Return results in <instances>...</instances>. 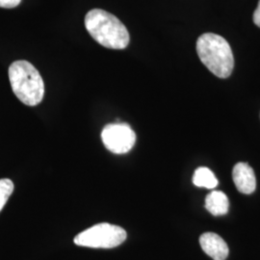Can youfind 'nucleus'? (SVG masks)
<instances>
[{
	"mask_svg": "<svg viewBox=\"0 0 260 260\" xmlns=\"http://www.w3.org/2000/svg\"><path fill=\"white\" fill-rule=\"evenodd\" d=\"M85 27L101 46L124 49L129 44L127 28L116 16L102 9H93L85 17Z\"/></svg>",
	"mask_w": 260,
	"mask_h": 260,
	"instance_id": "1",
	"label": "nucleus"
},
{
	"mask_svg": "<svg viewBox=\"0 0 260 260\" xmlns=\"http://www.w3.org/2000/svg\"><path fill=\"white\" fill-rule=\"evenodd\" d=\"M253 22L255 23V25L260 27V0L258 1L256 9L253 13Z\"/></svg>",
	"mask_w": 260,
	"mask_h": 260,
	"instance_id": "12",
	"label": "nucleus"
},
{
	"mask_svg": "<svg viewBox=\"0 0 260 260\" xmlns=\"http://www.w3.org/2000/svg\"><path fill=\"white\" fill-rule=\"evenodd\" d=\"M197 52L203 64L219 78L233 73L234 58L228 41L217 34L205 33L197 41Z\"/></svg>",
	"mask_w": 260,
	"mask_h": 260,
	"instance_id": "2",
	"label": "nucleus"
},
{
	"mask_svg": "<svg viewBox=\"0 0 260 260\" xmlns=\"http://www.w3.org/2000/svg\"><path fill=\"white\" fill-rule=\"evenodd\" d=\"M11 87L16 96L27 106H36L45 95V84L37 69L25 60L15 61L9 68Z\"/></svg>",
	"mask_w": 260,
	"mask_h": 260,
	"instance_id": "3",
	"label": "nucleus"
},
{
	"mask_svg": "<svg viewBox=\"0 0 260 260\" xmlns=\"http://www.w3.org/2000/svg\"><path fill=\"white\" fill-rule=\"evenodd\" d=\"M205 208L213 216H223L229 212L230 201L222 191L214 190L205 198Z\"/></svg>",
	"mask_w": 260,
	"mask_h": 260,
	"instance_id": "8",
	"label": "nucleus"
},
{
	"mask_svg": "<svg viewBox=\"0 0 260 260\" xmlns=\"http://www.w3.org/2000/svg\"><path fill=\"white\" fill-rule=\"evenodd\" d=\"M127 237L119 225L108 223L94 224L75 236V243L80 247L93 249H112L120 246Z\"/></svg>",
	"mask_w": 260,
	"mask_h": 260,
	"instance_id": "4",
	"label": "nucleus"
},
{
	"mask_svg": "<svg viewBox=\"0 0 260 260\" xmlns=\"http://www.w3.org/2000/svg\"><path fill=\"white\" fill-rule=\"evenodd\" d=\"M193 183L197 187H204L206 189H214L218 185V179L212 171L206 167L198 168L193 176Z\"/></svg>",
	"mask_w": 260,
	"mask_h": 260,
	"instance_id": "9",
	"label": "nucleus"
},
{
	"mask_svg": "<svg viewBox=\"0 0 260 260\" xmlns=\"http://www.w3.org/2000/svg\"><path fill=\"white\" fill-rule=\"evenodd\" d=\"M102 140L105 148L115 154H124L130 151L136 143V134L124 122L107 124L102 132Z\"/></svg>",
	"mask_w": 260,
	"mask_h": 260,
	"instance_id": "5",
	"label": "nucleus"
},
{
	"mask_svg": "<svg viewBox=\"0 0 260 260\" xmlns=\"http://www.w3.org/2000/svg\"><path fill=\"white\" fill-rule=\"evenodd\" d=\"M14 183L9 178L0 179V212L14 192Z\"/></svg>",
	"mask_w": 260,
	"mask_h": 260,
	"instance_id": "10",
	"label": "nucleus"
},
{
	"mask_svg": "<svg viewBox=\"0 0 260 260\" xmlns=\"http://www.w3.org/2000/svg\"><path fill=\"white\" fill-rule=\"evenodd\" d=\"M200 244L207 255L214 260H224L229 255V247L221 236L214 233H205L200 237Z\"/></svg>",
	"mask_w": 260,
	"mask_h": 260,
	"instance_id": "7",
	"label": "nucleus"
},
{
	"mask_svg": "<svg viewBox=\"0 0 260 260\" xmlns=\"http://www.w3.org/2000/svg\"><path fill=\"white\" fill-rule=\"evenodd\" d=\"M20 2L21 0H0V7L11 9L17 7Z\"/></svg>",
	"mask_w": 260,
	"mask_h": 260,
	"instance_id": "11",
	"label": "nucleus"
},
{
	"mask_svg": "<svg viewBox=\"0 0 260 260\" xmlns=\"http://www.w3.org/2000/svg\"><path fill=\"white\" fill-rule=\"evenodd\" d=\"M233 178L237 190L249 195L254 192L256 187V179L252 168L247 163H237L233 171Z\"/></svg>",
	"mask_w": 260,
	"mask_h": 260,
	"instance_id": "6",
	"label": "nucleus"
}]
</instances>
